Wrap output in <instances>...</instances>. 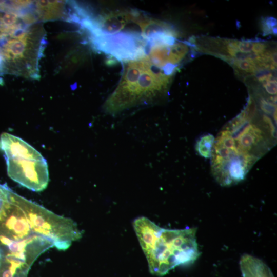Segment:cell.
<instances>
[{
	"mask_svg": "<svg viewBox=\"0 0 277 277\" xmlns=\"http://www.w3.org/2000/svg\"><path fill=\"white\" fill-rule=\"evenodd\" d=\"M259 110L246 106L225 126L228 132L214 143V154L221 169L242 167L250 170L274 146L275 122Z\"/></svg>",
	"mask_w": 277,
	"mask_h": 277,
	"instance_id": "6da1fadb",
	"label": "cell"
},
{
	"mask_svg": "<svg viewBox=\"0 0 277 277\" xmlns=\"http://www.w3.org/2000/svg\"><path fill=\"white\" fill-rule=\"evenodd\" d=\"M152 274L163 276L175 267L193 263L199 256L196 229H169L141 216L133 223Z\"/></svg>",
	"mask_w": 277,
	"mask_h": 277,
	"instance_id": "7a4b0ae2",
	"label": "cell"
},
{
	"mask_svg": "<svg viewBox=\"0 0 277 277\" xmlns=\"http://www.w3.org/2000/svg\"><path fill=\"white\" fill-rule=\"evenodd\" d=\"M174 75L146 56L124 62L121 78L106 100V113L116 115L132 108L154 104L167 95Z\"/></svg>",
	"mask_w": 277,
	"mask_h": 277,
	"instance_id": "3957f363",
	"label": "cell"
},
{
	"mask_svg": "<svg viewBox=\"0 0 277 277\" xmlns=\"http://www.w3.org/2000/svg\"><path fill=\"white\" fill-rule=\"evenodd\" d=\"M46 44V33L39 22H27L0 39L3 71L29 79L39 77V61Z\"/></svg>",
	"mask_w": 277,
	"mask_h": 277,
	"instance_id": "277c9868",
	"label": "cell"
},
{
	"mask_svg": "<svg viewBox=\"0 0 277 277\" xmlns=\"http://www.w3.org/2000/svg\"><path fill=\"white\" fill-rule=\"evenodd\" d=\"M8 194L25 214L33 233L50 240L57 250H67L73 242L82 238L81 231L71 219L54 213L9 187Z\"/></svg>",
	"mask_w": 277,
	"mask_h": 277,
	"instance_id": "5b68a950",
	"label": "cell"
},
{
	"mask_svg": "<svg viewBox=\"0 0 277 277\" xmlns=\"http://www.w3.org/2000/svg\"><path fill=\"white\" fill-rule=\"evenodd\" d=\"M194 49L219 57L227 63L235 60L256 59L259 40H237L219 37H200L192 39Z\"/></svg>",
	"mask_w": 277,
	"mask_h": 277,
	"instance_id": "8992f818",
	"label": "cell"
},
{
	"mask_svg": "<svg viewBox=\"0 0 277 277\" xmlns=\"http://www.w3.org/2000/svg\"><path fill=\"white\" fill-rule=\"evenodd\" d=\"M7 174L14 181L32 191L39 192L49 182L46 160L19 158H5Z\"/></svg>",
	"mask_w": 277,
	"mask_h": 277,
	"instance_id": "52a82bcc",
	"label": "cell"
},
{
	"mask_svg": "<svg viewBox=\"0 0 277 277\" xmlns=\"http://www.w3.org/2000/svg\"><path fill=\"white\" fill-rule=\"evenodd\" d=\"M0 208V241H18L33 234L27 219L19 207L8 194Z\"/></svg>",
	"mask_w": 277,
	"mask_h": 277,
	"instance_id": "ba28073f",
	"label": "cell"
},
{
	"mask_svg": "<svg viewBox=\"0 0 277 277\" xmlns=\"http://www.w3.org/2000/svg\"><path fill=\"white\" fill-rule=\"evenodd\" d=\"M53 247L50 240L33 234L18 241H0V256L17 259L31 266L41 254Z\"/></svg>",
	"mask_w": 277,
	"mask_h": 277,
	"instance_id": "9c48e42d",
	"label": "cell"
},
{
	"mask_svg": "<svg viewBox=\"0 0 277 277\" xmlns=\"http://www.w3.org/2000/svg\"><path fill=\"white\" fill-rule=\"evenodd\" d=\"M0 150L5 158L42 160L44 157L34 148L23 139L8 133L0 136Z\"/></svg>",
	"mask_w": 277,
	"mask_h": 277,
	"instance_id": "30bf717a",
	"label": "cell"
},
{
	"mask_svg": "<svg viewBox=\"0 0 277 277\" xmlns=\"http://www.w3.org/2000/svg\"><path fill=\"white\" fill-rule=\"evenodd\" d=\"M69 4L64 1H34L32 10L39 22L71 19L72 13L69 11Z\"/></svg>",
	"mask_w": 277,
	"mask_h": 277,
	"instance_id": "8fae6325",
	"label": "cell"
},
{
	"mask_svg": "<svg viewBox=\"0 0 277 277\" xmlns=\"http://www.w3.org/2000/svg\"><path fill=\"white\" fill-rule=\"evenodd\" d=\"M243 277H274L270 268L261 260L245 254L240 261Z\"/></svg>",
	"mask_w": 277,
	"mask_h": 277,
	"instance_id": "7c38bea8",
	"label": "cell"
},
{
	"mask_svg": "<svg viewBox=\"0 0 277 277\" xmlns=\"http://www.w3.org/2000/svg\"><path fill=\"white\" fill-rule=\"evenodd\" d=\"M31 267L21 260L0 256V277H27Z\"/></svg>",
	"mask_w": 277,
	"mask_h": 277,
	"instance_id": "4fadbf2b",
	"label": "cell"
},
{
	"mask_svg": "<svg viewBox=\"0 0 277 277\" xmlns=\"http://www.w3.org/2000/svg\"><path fill=\"white\" fill-rule=\"evenodd\" d=\"M214 140V137L211 134L201 136L195 144V150L197 154L204 158H210Z\"/></svg>",
	"mask_w": 277,
	"mask_h": 277,
	"instance_id": "5bb4252c",
	"label": "cell"
},
{
	"mask_svg": "<svg viewBox=\"0 0 277 277\" xmlns=\"http://www.w3.org/2000/svg\"><path fill=\"white\" fill-rule=\"evenodd\" d=\"M261 27L264 34H276V21L272 17L263 18Z\"/></svg>",
	"mask_w": 277,
	"mask_h": 277,
	"instance_id": "9a60e30c",
	"label": "cell"
},
{
	"mask_svg": "<svg viewBox=\"0 0 277 277\" xmlns=\"http://www.w3.org/2000/svg\"><path fill=\"white\" fill-rule=\"evenodd\" d=\"M7 185L0 184V208L3 203L6 196V190Z\"/></svg>",
	"mask_w": 277,
	"mask_h": 277,
	"instance_id": "2e32d148",
	"label": "cell"
}]
</instances>
